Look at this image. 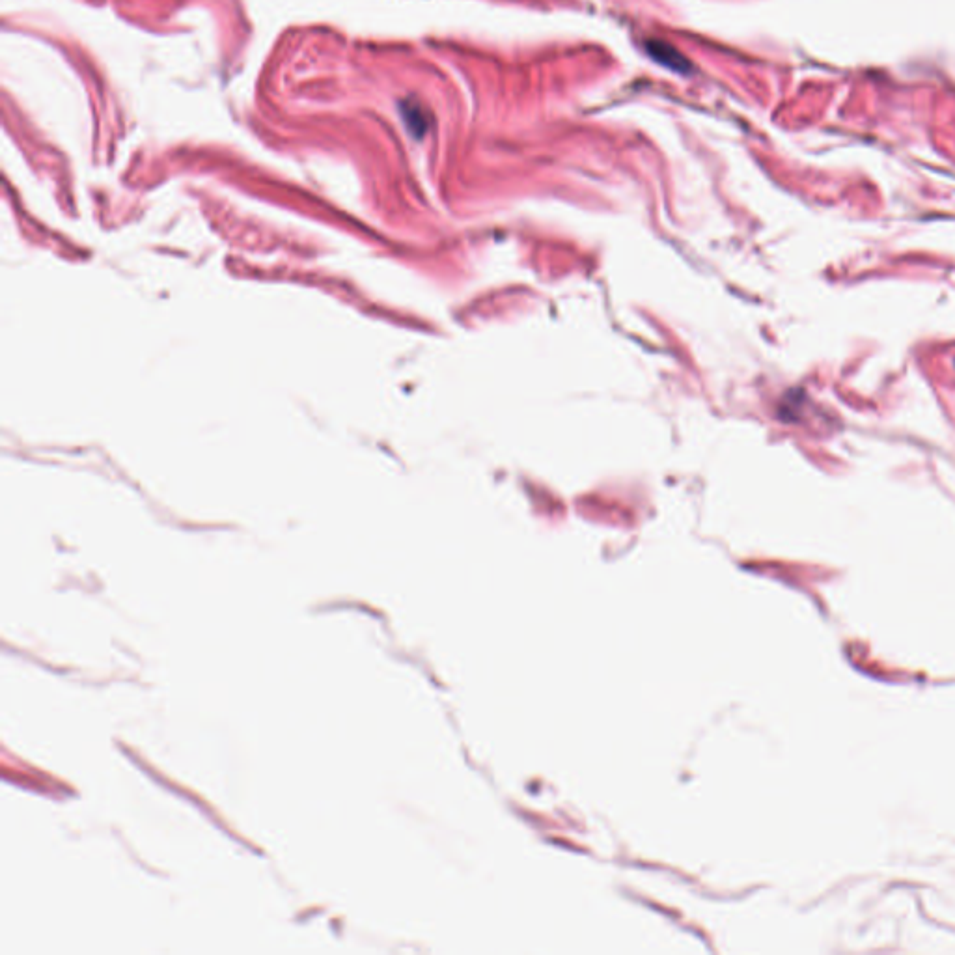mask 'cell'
Masks as SVG:
<instances>
[{
	"mask_svg": "<svg viewBox=\"0 0 955 955\" xmlns=\"http://www.w3.org/2000/svg\"><path fill=\"white\" fill-rule=\"evenodd\" d=\"M648 53H651V56L665 64L666 68L676 71H687L689 70V64L683 56L679 55L678 51L674 47H670L668 43L665 42H650L648 43Z\"/></svg>",
	"mask_w": 955,
	"mask_h": 955,
	"instance_id": "obj_1",
	"label": "cell"
}]
</instances>
